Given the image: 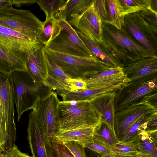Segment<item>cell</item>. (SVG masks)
Segmentation results:
<instances>
[{
    "mask_svg": "<svg viewBox=\"0 0 157 157\" xmlns=\"http://www.w3.org/2000/svg\"><path fill=\"white\" fill-rule=\"evenodd\" d=\"M9 76L19 121L24 112L33 109L37 100L52 90L44 83L35 82L26 71H14Z\"/></svg>",
    "mask_w": 157,
    "mask_h": 157,
    "instance_id": "cell-1",
    "label": "cell"
},
{
    "mask_svg": "<svg viewBox=\"0 0 157 157\" xmlns=\"http://www.w3.org/2000/svg\"><path fill=\"white\" fill-rule=\"evenodd\" d=\"M45 54L70 78L84 79L111 67L96 57H82L56 52L44 47Z\"/></svg>",
    "mask_w": 157,
    "mask_h": 157,
    "instance_id": "cell-2",
    "label": "cell"
},
{
    "mask_svg": "<svg viewBox=\"0 0 157 157\" xmlns=\"http://www.w3.org/2000/svg\"><path fill=\"white\" fill-rule=\"evenodd\" d=\"M58 109L60 126L58 132L93 128L98 121L90 101H60Z\"/></svg>",
    "mask_w": 157,
    "mask_h": 157,
    "instance_id": "cell-3",
    "label": "cell"
},
{
    "mask_svg": "<svg viewBox=\"0 0 157 157\" xmlns=\"http://www.w3.org/2000/svg\"><path fill=\"white\" fill-rule=\"evenodd\" d=\"M157 94V73L124 84L115 93V113L143 102L147 96Z\"/></svg>",
    "mask_w": 157,
    "mask_h": 157,
    "instance_id": "cell-4",
    "label": "cell"
},
{
    "mask_svg": "<svg viewBox=\"0 0 157 157\" xmlns=\"http://www.w3.org/2000/svg\"><path fill=\"white\" fill-rule=\"evenodd\" d=\"M43 47L44 45L38 40L0 25V47L10 56L26 65L31 55Z\"/></svg>",
    "mask_w": 157,
    "mask_h": 157,
    "instance_id": "cell-5",
    "label": "cell"
},
{
    "mask_svg": "<svg viewBox=\"0 0 157 157\" xmlns=\"http://www.w3.org/2000/svg\"><path fill=\"white\" fill-rule=\"evenodd\" d=\"M59 28L54 37L45 47L51 50L75 56L95 57L78 35L75 29L65 19L56 17Z\"/></svg>",
    "mask_w": 157,
    "mask_h": 157,
    "instance_id": "cell-6",
    "label": "cell"
},
{
    "mask_svg": "<svg viewBox=\"0 0 157 157\" xmlns=\"http://www.w3.org/2000/svg\"><path fill=\"white\" fill-rule=\"evenodd\" d=\"M12 6L11 3L0 8V25L38 40L43 22L29 10L17 9Z\"/></svg>",
    "mask_w": 157,
    "mask_h": 157,
    "instance_id": "cell-7",
    "label": "cell"
},
{
    "mask_svg": "<svg viewBox=\"0 0 157 157\" xmlns=\"http://www.w3.org/2000/svg\"><path fill=\"white\" fill-rule=\"evenodd\" d=\"M60 101L56 92L51 91L39 98L33 110L47 139L54 138L60 129L58 106Z\"/></svg>",
    "mask_w": 157,
    "mask_h": 157,
    "instance_id": "cell-8",
    "label": "cell"
},
{
    "mask_svg": "<svg viewBox=\"0 0 157 157\" xmlns=\"http://www.w3.org/2000/svg\"><path fill=\"white\" fill-rule=\"evenodd\" d=\"M0 101L6 123L10 146L15 144L16 130L14 121L15 108L9 75L0 71Z\"/></svg>",
    "mask_w": 157,
    "mask_h": 157,
    "instance_id": "cell-9",
    "label": "cell"
},
{
    "mask_svg": "<svg viewBox=\"0 0 157 157\" xmlns=\"http://www.w3.org/2000/svg\"><path fill=\"white\" fill-rule=\"evenodd\" d=\"M68 22L91 40L98 43L103 42L102 21L92 3L81 15L71 18Z\"/></svg>",
    "mask_w": 157,
    "mask_h": 157,
    "instance_id": "cell-10",
    "label": "cell"
},
{
    "mask_svg": "<svg viewBox=\"0 0 157 157\" xmlns=\"http://www.w3.org/2000/svg\"><path fill=\"white\" fill-rule=\"evenodd\" d=\"M156 112L151 106L142 102L115 113L114 129L118 140L139 119Z\"/></svg>",
    "mask_w": 157,
    "mask_h": 157,
    "instance_id": "cell-11",
    "label": "cell"
},
{
    "mask_svg": "<svg viewBox=\"0 0 157 157\" xmlns=\"http://www.w3.org/2000/svg\"><path fill=\"white\" fill-rule=\"evenodd\" d=\"M86 89L111 88L122 86L130 81L127 78L122 67L118 66L109 67L103 71L83 79Z\"/></svg>",
    "mask_w": 157,
    "mask_h": 157,
    "instance_id": "cell-12",
    "label": "cell"
},
{
    "mask_svg": "<svg viewBox=\"0 0 157 157\" xmlns=\"http://www.w3.org/2000/svg\"><path fill=\"white\" fill-rule=\"evenodd\" d=\"M48 75L44 84L51 90H56L59 94L68 91H75L77 79L69 78L45 54Z\"/></svg>",
    "mask_w": 157,
    "mask_h": 157,
    "instance_id": "cell-13",
    "label": "cell"
},
{
    "mask_svg": "<svg viewBox=\"0 0 157 157\" xmlns=\"http://www.w3.org/2000/svg\"><path fill=\"white\" fill-rule=\"evenodd\" d=\"M27 133L32 157H48L45 147L46 136L33 110L29 116Z\"/></svg>",
    "mask_w": 157,
    "mask_h": 157,
    "instance_id": "cell-14",
    "label": "cell"
},
{
    "mask_svg": "<svg viewBox=\"0 0 157 157\" xmlns=\"http://www.w3.org/2000/svg\"><path fill=\"white\" fill-rule=\"evenodd\" d=\"M116 92L100 94L90 101L96 113L98 120H100L106 123L115 134L114 121Z\"/></svg>",
    "mask_w": 157,
    "mask_h": 157,
    "instance_id": "cell-15",
    "label": "cell"
},
{
    "mask_svg": "<svg viewBox=\"0 0 157 157\" xmlns=\"http://www.w3.org/2000/svg\"><path fill=\"white\" fill-rule=\"evenodd\" d=\"M122 67L130 81L157 73V57L132 59Z\"/></svg>",
    "mask_w": 157,
    "mask_h": 157,
    "instance_id": "cell-16",
    "label": "cell"
},
{
    "mask_svg": "<svg viewBox=\"0 0 157 157\" xmlns=\"http://www.w3.org/2000/svg\"><path fill=\"white\" fill-rule=\"evenodd\" d=\"M26 67V71L35 82L44 84L48 76V70L43 47L39 48L31 55Z\"/></svg>",
    "mask_w": 157,
    "mask_h": 157,
    "instance_id": "cell-17",
    "label": "cell"
},
{
    "mask_svg": "<svg viewBox=\"0 0 157 157\" xmlns=\"http://www.w3.org/2000/svg\"><path fill=\"white\" fill-rule=\"evenodd\" d=\"M107 30L109 35L115 43L119 46L127 49L135 55L136 56V59L157 56L119 31L112 30L109 28Z\"/></svg>",
    "mask_w": 157,
    "mask_h": 157,
    "instance_id": "cell-18",
    "label": "cell"
},
{
    "mask_svg": "<svg viewBox=\"0 0 157 157\" xmlns=\"http://www.w3.org/2000/svg\"><path fill=\"white\" fill-rule=\"evenodd\" d=\"M121 86L103 88L86 89L77 91H68L59 95L62 97L63 101H90L93 98L100 94L116 92Z\"/></svg>",
    "mask_w": 157,
    "mask_h": 157,
    "instance_id": "cell-19",
    "label": "cell"
},
{
    "mask_svg": "<svg viewBox=\"0 0 157 157\" xmlns=\"http://www.w3.org/2000/svg\"><path fill=\"white\" fill-rule=\"evenodd\" d=\"M94 127L58 132L54 138L58 144L68 141H75L84 146L91 140Z\"/></svg>",
    "mask_w": 157,
    "mask_h": 157,
    "instance_id": "cell-20",
    "label": "cell"
},
{
    "mask_svg": "<svg viewBox=\"0 0 157 157\" xmlns=\"http://www.w3.org/2000/svg\"><path fill=\"white\" fill-rule=\"evenodd\" d=\"M91 140L111 148L119 141L107 124L100 120L94 127Z\"/></svg>",
    "mask_w": 157,
    "mask_h": 157,
    "instance_id": "cell-21",
    "label": "cell"
},
{
    "mask_svg": "<svg viewBox=\"0 0 157 157\" xmlns=\"http://www.w3.org/2000/svg\"><path fill=\"white\" fill-rule=\"evenodd\" d=\"M93 0H67L60 17L68 22L71 17L83 13L91 5Z\"/></svg>",
    "mask_w": 157,
    "mask_h": 157,
    "instance_id": "cell-22",
    "label": "cell"
},
{
    "mask_svg": "<svg viewBox=\"0 0 157 157\" xmlns=\"http://www.w3.org/2000/svg\"><path fill=\"white\" fill-rule=\"evenodd\" d=\"M77 33L93 54L96 58L108 64L111 67L119 66L116 60L107 54L99 46V43L94 41L76 30Z\"/></svg>",
    "mask_w": 157,
    "mask_h": 157,
    "instance_id": "cell-23",
    "label": "cell"
},
{
    "mask_svg": "<svg viewBox=\"0 0 157 157\" xmlns=\"http://www.w3.org/2000/svg\"><path fill=\"white\" fill-rule=\"evenodd\" d=\"M136 142L139 155L144 157H157V144L146 132L140 134Z\"/></svg>",
    "mask_w": 157,
    "mask_h": 157,
    "instance_id": "cell-24",
    "label": "cell"
},
{
    "mask_svg": "<svg viewBox=\"0 0 157 157\" xmlns=\"http://www.w3.org/2000/svg\"><path fill=\"white\" fill-rule=\"evenodd\" d=\"M15 71H26V65L10 56L0 47V71L9 75Z\"/></svg>",
    "mask_w": 157,
    "mask_h": 157,
    "instance_id": "cell-25",
    "label": "cell"
},
{
    "mask_svg": "<svg viewBox=\"0 0 157 157\" xmlns=\"http://www.w3.org/2000/svg\"><path fill=\"white\" fill-rule=\"evenodd\" d=\"M59 28L57 19L55 17L46 19L43 22L42 30L38 40L45 47L56 35Z\"/></svg>",
    "mask_w": 157,
    "mask_h": 157,
    "instance_id": "cell-26",
    "label": "cell"
},
{
    "mask_svg": "<svg viewBox=\"0 0 157 157\" xmlns=\"http://www.w3.org/2000/svg\"><path fill=\"white\" fill-rule=\"evenodd\" d=\"M155 113L149 114L139 119L119 139V140L130 142L136 141L140 134L142 132L145 131L147 122L151 119Z\"/></svg>",
    "mask_w": 157,
    "mask_h": 157,
    "instance_id": "cell-27",
    "label": "cell"
},
{
    "mask_svg": "<svg viewBox=\"0 0 157 157\" xmlns=\"http://www.w3.org/2000/svg\"><path fill=\"white\" fill-rule=\"evenodd\" d=\"M108 5L110 16V20L105 22L113 25L118 29H120L124 25L125 18L121 17L123 6L119 0H106Z\"/></svg>",
    "mask_w": 157,
    "mask_h": 157,
    "instance_id": "cell-28",
    "label": "cell"
},
{
    "mask_svg": "<svg viewBox=\"0 0 157 157\" xmlns=\"http://www.w3.org/2000/svg\"><path fill=\"white\" fill-rule=\"evenodd\" d=\"M67 0H36V3L45 13L46 19L55 17L62 10Z\"/></svg>",
    "mask_w": 157,
    "mask_h": 157,
    "instance_id": "cell-29",
    "label": "cell"
},
{
    "mask_svg": "<svg viewBox=\"0 0 157 157\" xmlns=\"http://www.w3.org/2000/svg\"><path fill=\"white\" fill-rule=\"evenodd\" d=\"M114 155L118 157H128L139 154L136 141H119L112 148Z\"/></svg>",
    "mask_w": 157,
    "mask_h": 157,
    "instance_id": "cell-30",
    "label": "cell"
},
{
    "mask_svg": "<svg viewBox=\"0 0 157 157\" xmlns=\"http://www.w3.org/2000/svg\"><path fill=\"white\" fill-rule=\"evenodd\" d=\"M123 7L121 16L125 18L126 16L132 13L148 9L150 7L149 0H120Z\"/></svg>",
    "mask_w": 157,
    "mask_h": 157,
    "instance_id": "cell-31",
    "label": "cell"
},
{
    "mask_svg": "<svg viewBox=\"0 0 157 157\" xmlns=\"http://www.w3.org/2000/svg\"><path fill=\"white\" fill-rule=\"evenodd\" d=\"M127 26L131 34L139 42L149 51L157 55L156 50L136 23L131 21L128 23Z\"/></svg>",
    "mask_w": 157,
    "mask_h": 157,
    "instance_id": "cell-32",
    "label": "cell"
},
{
    "mask_svg": "<svg viewBox=\"0 0 157 157\" xmlns=\"http://www.w3.org/2000/svg\"><path fill=\"white\" fill-rule=\"evenodd\" d=\"M11 148L3 109L0 101V151L4 153Z\"/></svg>",
    "mask_w": 157,
    "mask_h": 157,
    "instance_id": "cell-33",
    "label": "cell"
},
{
    "mask_svg": "<svg viewBox=\"0 0 157 157\" xmlns=\"http://www.w3.org/2000/svg\"><path fill=\"white\" fill-rule=\"evenodd\" d=\"M61 144L66 147L75 157H86L85 147L84 145L75 141H68Z\"/></svg>",
    "mask_w": 157,
    "mask_h": 157,
    "instance_id": "cell-34",
    "label": "cell"
},
{
    "mask_svg": "<svg viewBox=\"0 0 157 157\" xmlns=\"http://www.w3.org/2000/svg\"><path fill=\"white\" fill-rule=\"evenodd\" d=\"M85 147L95 152L100 155H114L112 148L105 146L91 140L85 144Z\"/></svg>",
    "mask_w": 157,
    "mask_h": 157,
    "instance_id": "cell-35",
    "label": "cell"
},
{
    "mask_svg": "<svg viewBox=\"0 0 157 157\" xmlns=\"http://www.w3.org/2000/svg\"><path fill=\"white\" fill-rule=\"evenodd\" d=\"M106 0H93V7L102 22L108 21V12L106 7Z\"/></svg>",
    "mask_w": 157,
    "mask_h": 157,
    "instance_id": "cell-36",
    "label": "cell"
},
{
    "mask_svg": "<svg viewBox=\"0 0 157 157\" xmlns=\"http://www.w3.org/2000/svg\"><path fill=\"white\" fill-rule=\"evenodd\" d=\"M45 147L48 157H61L59 151L58 144L54 138L46 140Z\"/></svg>",
    "mask_w": 157,
    "mask_h": 157,
    "instance_id": "cell-37",
    "label": "cell"
},
{
    "mask_svg": "<svg viewBox=\"0 0 157 157\" xmlns=\"http://www.w3.org/2000/svg\"><path fill=\"white\" fill-rule=\"evenodd\" d=\"M4 157H31L21 152L15 145L4 153Z\"/></svg>",
    "mask_w": 157,
    "mask_h": 157,
    "instance_id": "cell-38",
    "label": "cell"
},
{
    "mask_svg": "<svg viewBox=\"0 0 157 157\" xmlns=\"http://www.w3.org/2000/svg\"><path fill=\"white\" fill-rule=\"evenodd\" d=\"M157 130V112L155 113L147 122L145 131Z\"/></svg>",
    "mask_w": 157,
    "mask_h": 157,
    "instance_id": "cell-39",
    "label": "cell"
},
{
    "mask_svg": "<svg viewBox=\"0 0 157 157\" xmlns=\"http://www.w3.org/2000/svg\"><path fill=\"white\" fill-rule=\"evenodd\" d=\"M143 102L150 105L157 111V94L147 96Z\"/></svg>",
    "mask_w": 157,
    "mask_h": 157,
    "instance_id": "cell-40",
    "label": "cell"
},
{
    "mask_svg": "<svg viewBox=\"0 0 157 157\" xmlns=\"http://www.w3.org/2000/svg\"><path fill=\"white\" fill-rule=\"evenodd\" d=\"M58 147L61 157H75L71 152L64 145L58 144Z\"/></svg>",
    "mask_w": 157,
    "mask_h": 157,
    "instance_id": "cell-41",
    "label": "cell"
},
{
    "mask_svg": "<svg viewBox=\"0 0 157 157\" xmlns=\"http://www.w3.org/2000/svg\"><path fill=\"white\" fill-rule=\"evenodd\" d=\"M12 6L20 7L24 5H31L36 3V0H10Z\"/></svg>",
    "mask_w": 157,
    "mask_h": 157,
    "instance_id": "cell-42",
    "label": "cell"
},
{
    "mask_svg": "<svg viewBox=\"0 0 157 157\" xmlns=\"http://www.w3.org/2000/svg\"><path fill=\"white\" fill-rule=\"evenodd\" d=\"M86 157H100V155L85 147Z\"/></svg>",
    "mask_w": 157,
    "mask_h": 157,
    "instance_id": "cell-43",
    "label": "cell"
},
{
    "mask_svg": "<svg viewBox=\"0 0 157 157\" xmlns=\"http://www.w3.org/2000/svg\"><path fill=\"white\" fill-rule=\"evenodd\" d=\"M146 132L152 140L157 144V130Z\"/></svg>",
    "mask_w": 157,
    "mask_h": 157,
    "instance_id": "cell-44",
    "label": "cell"
},
{
    "mask_svg": "<svg viewBox=\"0 0 157 157\" xmlns=\"http://www.w3.org/2000/svg\"><path fill=\"white\" fill-rule=\"evenodd\" d=\"M11 3L10 2V0H0V8L5 6H7L10 4Z\"/></svg>",
    "mask_w": 157,
    "mask_h": 157,
    "instance_id": "cell-45",
    "label": "cell"
},
{
    "mask_svg": "<svg viewBox=\"0 0 157 157\" xmlns=\"http://www.w3.org/2000/svg\"><path fill=\"white\" fill-rule=\"evenodd\" d=\"M100 157H118L115 155H100Z\"/></svg>",
    "mask_w": 157,
    "mask_h": 157,
    "instance_id": "cell-46",
    "label": "cell"
},
{
    "mask_svg": "<svg viewBox=\"0 0 157 157\" xmlns=\"http://www.w3.org/2000/svg\"><path fill=\"white\" fill-rule=\"evenodd\" d=\"M0 157H4V153L0 151Z\"/></svg>",
    "mask_w": 157,
    "mask_h": 157,
    "instance_id": "cell-47",
    "label": "cell"
},
{
    "mask_svg": "<svg viewBox=\"0 0 157 157\" xmlns=\"http://www.w3.org/2000/svg\"><path fill=\"white\" fill-rule=\"evenodd\" d=\"M137 157H144L142 156H141V155H140L139 154H138V155H137Z\"/></svg>",
    "mask_w": 157,
    "mask_h": 157,
    "instance_id": "cell-48",
    "label": "cell"
},
{
    "mask_svg": "<svg viewBox=\"0 0 157 157\" xmlns=\"http://www.w3.org/2000/svg\"><path fill=\"white\" fill-rule=\"evenodd\" d=\"M128 157H137V155L136 156H129Z\"/></svg>",
    "mask_w": 157,
    "mask_h": 157,
    "instance_id": "cell-49",
    "label": "cell"
}]
</instances>
